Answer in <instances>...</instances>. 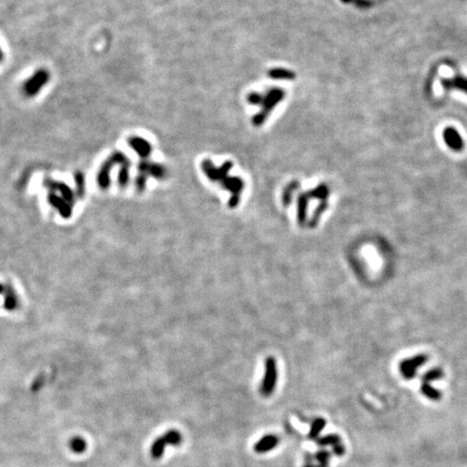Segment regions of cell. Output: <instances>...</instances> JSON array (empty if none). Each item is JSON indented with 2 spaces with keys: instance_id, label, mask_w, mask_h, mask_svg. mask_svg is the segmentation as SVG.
I'll use <instances>...</instances> for the list:
<instances>
[{
  "instance_id": "1",
  "label": "cell",
  "mask_w": 467,
  "mask_h": 467,
  "mask_svg": "<svg viewBox=\"0 0 467 467\" xmlns=\"http://www.w3.org/2000/svg\"><path fill=\"white\" fill-rule=\"evenodd\" d=\"M50 80V74L47 69L40 68L35 72L26 81L23 83V93L25 97L34 98L40 92Z\"/></svg>"
},
{
  "instance_id": "2",
  "label": "cell",
  "mask_w": 467,
  "mask_h": 467,
  "mask_svg": "<svg viewBox=\"0 0 467 467\" xmlns=\"http://www.w3.org/2000/svg\"><path fill=\"white\" fill-rule=\"evenodd\" d=\"M183 441V436L177 429H170L164 435L156 439L152 446L150 453L154 459L158 460L164 453L167 446H180Z\"/></svg>"
},
{
  "instance_id": "3",
  "label": "cell",
  "mask_w": 467,
  "mask_h": 467,
  "mask_svg": "<svg viewBox=\"0 0 467 467\" xmlns=\"http://www.w3.org/2000/svg\"><path fill=\"white\" fill-rule=\"evenodd\" d=\"M284 98V92L281 89L274 88L272 90H269L267 94L264 97V101L262 104L263 106L262 112L259 113L257 116H254L253 118V124L254 125L262 124L265 122V119L267 118L270 110H272Z\"/></svg>"
},
{
  "instance_id": "4",
  "label": "cell",
  "mask_w": 467,
  "mask_h": 467,
  "mask_svg": "<svg viewBox=\"0 0 467 467\" xmlns=\"http://www.w3.org/2000/svg\"><path fill=\"white\" fill-rule=\"evenodd\" d=\"M125 162H128V158L125 157L123 153L116 152L110 155V157L102 165L101 170L99 173V183L101 186L106 187L109 184V171L115 164H122Z\"/></svg>"
},
{
  "instance_id": "5",
  "label": "cell",
  "mask_w": 467,
  "mask_h": 467,
  "mask_svg": "<svg viewBox=\"0 0 467 467\" xmlns=\"http://www.w3.org/2000/svg\"><path fill=\"white\" fill-rule=\"evenodd\" d=\"M263 383L261 385V394L263 396H269L275 389L276 381H277V370L273 358L266 360V371Z\"/></svg>"
},
{
  "instance_id": "6",
  "label": "cell",
  "mask_w": 467,
  "mask_h": 467,
  "mask_svg": "<svg viewBox=\"0 0 467 467\" xmlns=\"http://www.w3.org/2000/svg\"><path fill=\"white\" fill-rule=\"evenodd\" d=\"M425 361H426V357L423 355L416 356V357H413L411 359L404 360L400 365L401 374L404 375L405 379H408V380L414 378V375L416 374V370H418V368H420Z\"/></svg>"
},
{
  "instance_id": "7",
  "label": "cell",
  "mask_w": 467,
  "mask_h": 467,
  "mask_svg": "<svg viewBox=\"0 0 467 467\" xmlns=\"http://www.w3.org/2000/svg\"><path fill=\"white\" fill-rule=\"evenodd\" d=\"M128 144L135 153H137L140 157L146 158L152 152V145L149 144L148 141L144 140L140 137H130L128 138Z\"/></svg>"
},
{
  "instance_id": "8",
  "label": "cell",
  "mask_w": 467,
  "mask_h": 467,
  "mask_svg": "<svg viewBox=\"0 0 467 467\" xmlns=\"http://www.w3.org/2000/svg\"><path fill=\"white\" fill-rule=\"evenodd\" d=\"M279 444V439L274 435L264 436L262 439H260L257 444L254 445V451L257 453H266V452L272 451L275 447H277Z\"/></svg>"
},
{
  "instance_id": "9",
  "label": "cell",
  "mask_w": 467,
  "mask_h": 467,
  "mask_svg": "<svg viewBox=\"0 0 467 467\" xmlns=\"http://www.w3.org/2000/svg\"><path fill=\"white\" fill-rule=\"evenodd\" d=\"M139 169L142 173H149L152 174L155 178H163L164 177V172L165 170L158 163H148V162H141L139 164Z\"/></svg>"
},
{
  "instance_id": "10",
  "label": "cell",
  "mask_w": 467,
  "mask_h": 467,
  "mask_svg": "<svg viewBox=\"0 0 467 467\" xmlns=\"http://www.w3.org/2000/svg\"><path fill=\"white\" fill-rule=\"evenodd\" d=\"M445 140L447 144L449 145L451 148L460 149L462 147V140L460 138L459 133L455 131L454 129H447L445 131Z\"/></svg>"
},
{
  "instance_id": "11",
  "label": "cell",
  "mask_w": 467,
  "mask_h": 467,
  "mask_svg": "<svg viewBox=\"0 0 467 467\" xmlns=\"http://www.w3.org/2000/svg\"><path fill=\"white\" fill-rule=\"evenodd\" d=\"M268 76L275 80H293L295 74L289 69L274 68L268 72Z\"/></svg>"
},
{
  "instance_id": "12",
  "label": "cell",
  "mask_w": 467,
  "mask_h": 467,
  "mask_svg": "<svg viewBox=\"0 0 467 467\" xmlns=\"http://www.w3.org/2000/svg\"><path fill=\"white\" fill-rule=\"evenodd\" d=\"M421 391L422 394L425 395L426 397L430 400H439L441 397L440 391L435 389L434 387H431L428 383H423V385H422L421 387Z\"/></svg>"
},
{
  "instance_id": "13",
  "label": "cell",
  "mask_w": 467,
  "mask_h": 467,
  "mask_svg": "<svg viewBox=\"0 0 467 467\" xmlns=\"http://www.w3.org/2000/svg\"><path fill=\"white\" fill-rule=\"evenodd\" d=\"M325 421L324 419H316L313 424H311L310 431H309V438L311 439H316L321 433V430L325 428Z\"/></svg>"
},
{
  "instance_id": "14",
  "label": "cell",
  "mask_w": 467,
  "mask_h": 467,
  "mask_svg": "<svg viewBox=\"0 0 467 467\" xmlns=\"http://www.w3.org/2000/svg\"><path fill=\"white\" fill-rule=\"evenodd\" d=\"M317 443L320 446H332V448H335V447L342 445V443H341V438L338 435H328L324 437V438H320Z\"/></svg>"
},
{
  "instance_id": "15",
  "label": "cell",
  "mask_w": 467,
  "mask_h": 467,
  "mask_svg": "<svg viewBox=\"0 0 467 467\" xmlns=\"http://www.w3.org/2000/svg\"><path fill=\"white\" fill-rule=\"evenodd\" d=\"M129 167H130V162H129V160H128V162H125L124 163L122 164V169H120L119 183H120V185H122V186H124V185L128 183V179H129Z\"/></svg>"
},
{
  "instance_id": "16",
  "label": "cell",
  "mask_w": 467,
  "mask_h": 467,
  "mask_svg": "<svg viewBox=\"0 0 467 467\" xmlns=\"http://www.w3.org/2000/svg\"><path fill=\"white\" fill-rule=\"evenodd\" d=\"M443 376H444V373L441 370H439V369L430 370L423 376V383H429V382L443 378Z\"/></svg>"
},
{
  "instance_id": "17",
  "label": "cell",
  "mask_w": 467,
  "mask_h": 467,
  "mask_svg": "<svg viewBox=\"0 0 467 467\" xmlns=\"http://www.w3.org/2000/svg\"><path fill=\"white\" fill-rule=\"evenodd\" d=\"M315 459H316V461L318 462V464L323 465V466H325V467H328L329 459H330V453H329V451L321 450V451L317 452V454L315 455Z\"/></svg>"
},
{
  "instance_id": "18",
  "label": "cell",
  "mask_w": 467,
  "mask_h": 467,
  "mask_svg": "<svg viewBox=\"0 0 467 467\" xmlns=\"http://www.w3.org/2000/svg\"><path fill=\"white\" fill-rule=\"evenodd\" d=\"M247 100L252 105H262L264 101V95L258 92H251L248 94Z\"/></svg>"
},
{
  "instance_id": "19",
  "label": "cell",
  "mask_w": 467,
  "mask_h": 467,
  "mask_svg": "<svg viewBox=\"0 0 467 467\" xmlns=\"http://www.w3.org/2000/svg\"><path fill=\"white\" fill-rule=\"evenodd\" d=\"M455 86L458 87V88H461V89L465 90V91H467V80L458 79V80H456V81H455Z\"/></svg>"
},
{
  "instance_id": "20",
  "label": "cell",
  "mask_w": 467,
  "mask_h": 467,
  "mask_svg": "<svg viewBox=\"0 0 467 467\" xmlns=\"http://www.w3.org/2000/svg\"><path fill=\"white\" fill-rule=\"evenodd\" d=\"M304 467H325V466H323V465H320V464H317V465H311V464H308V465H305Z\"/></svg>"
},
{
  "instance_id": "21",
  "label": "cell",
  "mask_w": 467,
  "mask_h": 467,
  "mask_svg": "<svg viewBox=\"0 0 467 467\" xmlns=\"http://www.w3.org/2000/svg\"><path fill=\"white\" fill-rule=\"evenodd\" d=\"M2 60H3V52H2L1 48H0V62H1Z\"/></svg>"
}]
</instances>
